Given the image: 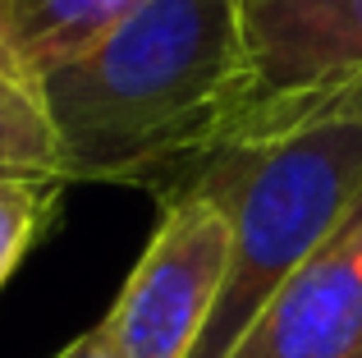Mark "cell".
Returning a JSON list of instances; mask_svg holds the SVG:
<instances>
[{"mask_svg":"<svg viewBox=\"0 0 362 358\" xmlns=\"http://www.w3.org/2000/svg\"><path fill=\"white\" fill-rule=\"evenodd\" d=\"M64 184H133L170 202L239 110L234 0H138L88 55L42 79Z\"/></svg>","mask_w":362,"mask_h":358,"instance_id":"6da1fadb","label":"cell"},{"mask_svg":"<svg viewBox=\"0 0 362 358\" xmlns=\"http://www.w3.org/2000/svg\"><path fill=\"white\" fill-rule=\"evenodd\" d=\"M188 188L230 221V271L193 358H230L275 289L362 207V115L225 143Z\"/></svg>","mask_w":362,"mask_h":358,"instance_id":"7a4b0ae2","label":"cell"},{"mask_svg":"<svg viewBox=\"0 0 362 358\" xmlns=\"http://www.w3.org/2000/svg\"><path fill=\"white\" fill-rule=\"evenodd\" d=\"M239 110L225 143L362 115V0H234Z\"/></svg>","mask_w":362,"mask_h":358,"instance_id":"3957f363","label":"cell"},{"mask_svg":"<svg viewBox=\"0 0 362 358\" xmlns=\"http://www.w3.org/2000/svg\"><path fill=\"white\" fill-rule=\"evenodd\" d=\"M230 271V221L197 188L160 202L133 276L101 317L119 358H193Z\"/></svg>","mask_w":362,"mask_h":358,"instance_id":"277c9868","label":"cell"},{"mask_svg":"<svg viewBox=\"0 0 362 358\" xmlns=\"http://www.w3.org/2000/svg\"><path fill=\"white\" fill-rule=\"evenodd\" d=\"M230 358H362V207L275 289Z\"/></svg>","mask_w":362,"mask_h":358,"instance_id":"5b68a950","label":"cell"},{"mask_svg":"<svg viewBox=\"0 0 362 358\" xmlns=\"http://www.w3.org/2000/svg\"><path fill=\"white\" fill-rule=\"evenodd\" d=\"M138 0H0V46L37 83L88 55Z\"/></svg>","mask_w":362,"mask_h":358,"instance_id":"8992f818","label":"cell"},{"mask_svg":"<svg viewBox=\"0 0 362 358\" xmlns=\"http://www.w3.org/2000/svg\"><path fill=\"white\" fill-rule=\"evenodd\" d=\"M0 184H64L42 83L0 46Z\"/></svg>","mask_w":362,"mask_h":358,"instance_id":"52a82bcc","label":"cell"},{"mask_svg":"<svg viewBox=\"0 0 362 358\" xmlns=\"http://www.w3.org/2000/svg\"><path fill=\"white\" fill-rule=\"evenodd\" d=\"M60 188L64 184H0V285L14 276L23 253L55 216Z\"/></svg>","mask_w":362,"mask_h":358,"instance_id":"ba28073f","label":"cell"},{"mask_svg":"<svg viewBox=\"0 0 362 358\" xmlns=\"http://www.w3.org/2000/svg\"><path fill=\"white\" fill-rule=\"evenodd\" d=\"M55 358H119V354H115V345H110V335L101 331V322H97V326H92L88 335H78L74 345H64V350L55 354Z\"/></svg>","mask_w":362,"mask_h":358,"instance_id":"9c48e42d","label":"cell"}]
</instances>
